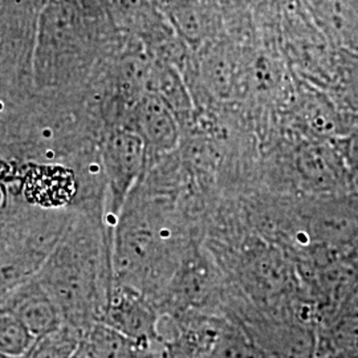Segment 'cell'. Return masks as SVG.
I'll list each match as a JSON object with an SVG mask.
<instances>
[{
	"label": "cell",
	"mask_w": 358,
	"mask_h": 358,
	"mask_svg": "<svg viewBox=\"0 0 358 358\" xmlns=\"http://www.w3.org/2000/svg\"><path fill=\"white\" fill-rule=\"evenodd\" d=\"M72 211L71 220L36 278L63 321L81 334L100 321L113 287L112 236L103 217Z\"/></svg>",
	"instance_id": "6da1fadb"
},
{
	"label": "cell",
	"mask_w": 358,
	"mask_h": 358,
	"mask_svg": "<svg viewBox=\"0 0 358 358\" xmlns=\"http://www.w3.org/2000/svg\"><path fill=\"white\" fill-rule=\"evenodd\" d=\"M94 0H44L34 52V87L40 93H77L97 69Z\"/></svg>",
	"instance_id": "7a4b0ae2"
},
{
	"label": "cell",
	"mask_w": 358,
	"mask_h": 358,
	"mask_svg": "<svg viewBox=\"0 0 358 358\" xmlns=\"http://www.w3.org/2000/svg\"><path fill=\"white\" fill-rule=\"evenodd\" d=\"M7 192L0 210V300L36 276L72 217L71 210L41 208L27 203L17 192Z\"/></svg>",
	"instance_id": "3957f363"
},
{
	"label": "cell",
	"mask_w": 358,
	"mask_h": 358,
	"mask_svg": "<svg viewBox=\"0 0 358 358\" xmlns=\"http://www.w3.org/2000/svg\"><path fill=\"white\" fill-rule=\"evenodd\" d=\"M44 0H0V103L7 108L35 93L34 52Z\"/></svg>",
	"instance_id": "277c9868"
},
{
	"label": "cell",
	"mask_w": 358,
	"mask_h": 358,
	"mask_svg": "<svg viewBox=\"0 0 358 358\" xmlns=\"http://www.w3.org/2000/svg\"><path fill=\"white\" fill-rule=\"evenodd\" d=\"M103 173L106 179V203L103 222L113 234L117 219L141 176L146 158V146L138 131L113 129L100 143Z\"/></svg>",
	"instance_id": "5b68a950"
},
{
	"label": "cell",
	"mask_w": 358,
	"mask_h": 358,
	"mask_svg": "<svg viewBox=\"0 0 358 358\" xmlns=\"http://www.w3.org/2000/svg\"><path fill=\"white\" fill-rule=\"evenodd\" d=\"M6 187L27 203L47 210H69L78 192L76 173L64 164H22L16 182Z\"/></svg>",
	"instance_id": "8992f818"
},
{
	"label": "cell",
	"mask_w": 358,
	"mask_h": 358,
	"mask_svg": "<svg viewBox=\"0 0 358 358\" xmlns=\"http://www.w3.org/2000/svg\"><path fill=\"white\" fill-rule=\"evenodd\" d=\"M159 319V309L146 294L113 282L100 321L130 337L164 344L158 332Z\"/></svg>",
	"instance_id": "52a82bcc"
},
{
	"label": "cell",
	"mask_w": 358,
	"mask_h": 358,
	"mask_svg": "<svg viewBox=\"0 0 358 358\" xmlns=\"http://www.w3.org/2000/svg\"><path fill=\"white\" fill-rule=\"evenodd\" d=\"M0 310L13 315L35 337L51 332L63 322L56 303L36 276L6 294L0 300Z\"/></svg>",
	"instance_id": "ba28073f"
},
{
	"label": "cell",
	"mask_w": 358,
	"mask_h": 358,
	"mask_svg": "<svg viewBox=\"0 0 358 358\" xmlns=\"http://www.w3.org/2000/svg\"><path fill=\"white\" fill-rule=\"evenodd\" d=\"M165 349L164 344L130 337L103 321L83 334L78 346L87 358H164Z\"/></svg>",
	"instance_id": "9c48e42d"
},
{
	"label": "cell",
	"mask_w": 358,
	"mask_h": 358,
	"mask_svg": "<svg viewBox=\"0 0 358 358\" xmlns=\"http://www.w3.org/2000/svg\"><path fill=\"white\" fill-rule=\"evenodd\" d=\"M134 117L148 152L169 149L176 138V128L166 105L155 94H145L137 103Z\"/></svg>",
	"instance_id": "30bf717a"
},
{
	"label": "cell",
	"mask_w": 358,
	"mask_h": 358,
	"mask_svg": "<svg viewBox=\"0 0 358 358\" xmlns=\"http://www.w3.org/2000/svg\"><path fill=\"white\" fill-rule=\"evenodd\" d=\"M316 358H358V315L341 319L321 337Z\"/></svg>",
	"instance_id": "8fae6325"
},
{
	"label": "cell",
	"mask_w": 358,
	"mask_h": 358,
	"mask_svg": "<svg viewBox=\"0 0 358 358\" xmlns=\"http://www.w3.org/2000/svg\"><path fill=\"white\" fill-rule=\"evenodd\" d=\"M83 334L66 322L56 329L38 336L24 358H73Z\"/></svg>",
	"instance_id": "7c38bea8"
},
{
	"label": "cell",
	"mask_w": 358,
	"mask_h": 358,
	"mask_svg": "<svg viewBox=\"0 0 358 358\" xmlns=\"http://www.w3.org/2000/svg\"><path fill=\"white\" fill-rule=\"evenodd\" d=\"M313 3L336 35L358 41V0H313Z\"/></svg>",
	"instance_id": "4fadbf2b"
},
{
	"label": "cell",
	"mask_w": 358,
	"mask_h": 358,
	"mask_svg": "<svg viewBox=\"0 0 358 358\" xmlns=\"http://www.w3.org/2000/svg\"><path fill=\"white\" fill-rule=\"evenodd\" d=\"M210 358H273L245 334L223 329L213 338Z\"/></svg>",
	"instance_id": "5bb4252c"
},
{
	"label": "cell",
	"mask_w": 358,
	"mask_h": 358,
	"mask_svg": "<svg viewBox=\"0 0 358 358\" xmlns=\"http://www.w3.org/2000/svg\"><path fill=\"white\" fill-rule=\"evenodd\" d=\"M36 337L13 315L0 310V355L24 357Z\"/></svg>",
	"instance_id": "9a60e30c"
},
{
	"label": "cell",
	"mask_w": 358,
	"mask_h": 358,
	"mask_svg": "<svg viewBox=\"0 0 358 358\" xmlns=\"http://www.w3.org/2000/svg\"><path fill=\"white\" fill-rule=\"evenodd\" d=\"M348 90L352 100L358 106V57L348 65Z\"/></svg>",
	"instance_id": "2e32d148"
},
{
	"label": "cell",
	"mask_w": 358,
	"mask_h": 358,
	"mask_svg": "<svg viewBox=\"0 0 358 358\" xmlns=\"http://www.w3.org/2000/svg\"><path fill=\"white\" fill-rule=\"evenodd\" d=\"M8 198V192H7V187L0 182V210L4 207L6 202Z\"/></svg>",
	"instance_id": "e0dca14e"
},
{
	"label": "cell",
	"mask_w": 358,
	"mask_h": 358,
	"mask_svg": "<svg viewBox=\"0 0 358 358\" xmlns=\"http://www.w3.org/2000/svg\"><path fill=\"white\" fill-rule=\"evenodd\" d=\"M73 358H87V357H85V356H84V355H83V353H81V352H80V350H77L76 355H75V356H73Z\"/></svg>",
	"instance_id": "ac0fdd59"
},
{
	"label": "cell",
	"mask_w": 358,
	"mask_h": 358,
	"mask_svg": "<svg viewBox=\"0 0 358 358\" xmlns=\"http://www.w3.org/2000/svg\"><path fill=\"white\" fill-rule=\"evenodd\" d=\"M0 358H24V357H8V356H4V355H0Z\"/></svg>",
	"instance_id": "d6986e66"
}]
</instances>
